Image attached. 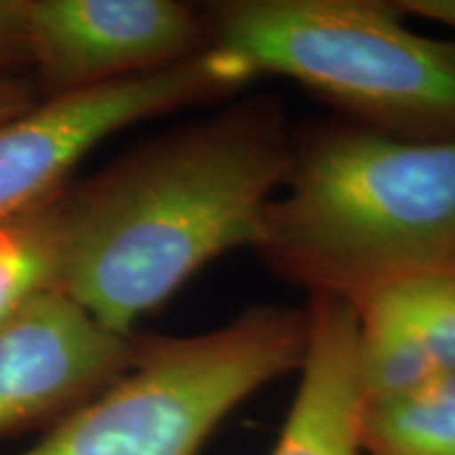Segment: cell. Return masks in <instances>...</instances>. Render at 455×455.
Listing matches in <instances>:
<instances>
[{"instance_id":"14","label":"cell","mask_w":455,"mask_h":455,"mask_svg":"<svg viewBox=\"0 0 455 455\" xmlns=\"http://www.w3.org/2000/svg\"><path fill=\"white\" fill-rule=\"evenodd\" d=\"M36 106V91L30 81L11 72H0V124L13 121Z\"/></svg>"},{"instance_id":"7","label":"cell","mask_w":455,"mask_h":455,"mask_svg":"<svg viewBox=\"0 0 455 455\" xmlns=\"http://www.w3.org/2000/svg\"><path fill=\"white\" fill-rule=\"evenodd\" d=\"M135 338L44 291L0 325V436L83 405L133 358Z\"/></svg>"},{"instance_id":"2","label":"cell","mask_w":455,"mask_h":455,"mask_svg":"<svg viewBox=\"0 0 455 455\" xmlns=\"http://www.w3.org/2000/svg\"><path fill=\"white\" fill-rule=\"evenodd\" d=\"M258 251L281 275L363 304L455 264V138L335 129L293 150Z\"/></svg>"},{"instance_id":"3","label":"cell","mask_w":455,"mask_h":455,"mask_svg":"<svg viewBox=\"0 0 455 455\" xmlns=\"http://www.w3.org/2000/svg\"><path fill=\"white\" fill-rule=\"evenodd\" d=\"M207 30L249 78H293L396 138H455V43L411 32L392 3L235 0Z\"/></svg>"},{"instance_id":"4","label":"cell","mask_w":455,"mask_h":455,"mask_svg":"<svg viewBox=\"0 0 455 455\" xmlns=\"http://www.w3.org/2000/svg\"><path fill=\"white\" fill-rule=\"evenodd\" d=\"M306 312L255 308L209 333L135 344L127 369L21 455H198L253 392L299 369Z\"/></svg>"},{"instance_id":"9","label":"cell","mask_w":455,"mask_h":455,"mask_svg":"<svg viewBox=\"0 0 455 455\" xmlns=\"http://www.w3.org/2000/svg\"><path fill=\"white\" fill-rule=\"evenodd\" d=\"M358 384L363 405L403 396L439 373L428 350L388 295L378 291L356 306Z\"/></svg>"},{"instance_id":"10","label":"cell","mask_w":455,"mask_h":455,"mask_svg":"<svg viewBox=\"0 0 455 455\" xmlns=\"http://www.w3.org/2000/svg\"><path fill=\"white\" fill-rule=\"evenodd\" d=\"M358 441L369 455H455V373L361 405Z\"/></svg>"},{"instance_id":"13","label":"cell","mask_w":455,"mask_h":455,"mask_svg":"<svg viewBox=\"0 0 455 455\" xmlns=\"http://www.w3.org/2000/svg\"><path fill=\"white\" fill-rule=\"evenodd\" d=\"M28 61L26 0H0V72Z\"/></svg>"},{"instance_id":"1","label":"cell","mask_w":455,"mask_h":455,"mask_svg":"<svg viewBox=\"0 0 455 455\" xmlns=\"http://www.w3.org/2000/svg\"><path fill=\"white\" fill-rule=\"evenodd\" d=\"M293 163L281 114L243 104L178 131L74 192L61 190L57 291L133 338L203 266L258 247Z\"/></svg>"},{"instance_id":"12","label":"cell","mask_w":455,"mask_h":455,"mask_svg":"<svg viewBox=\"0 0 455 455\" xmlns=\"http://www.w3.org/2000/svg\"><path fill=\"white\" fill-rule=\"evenodd\" d=\"M411 325L439 373H455V275L435 270L382 289Z\"/></svg>"},{"instance_id":"5","label":"cell","mask_w":455,"mask_h":455,"mask_svg":"<svg viewBox=\"0 0 455 455\" xmlns=\"http://www.w3.org/2000/svg\"><path fill=\"white\" fill-rule=\"evenodd\" d=\"M247 83L235 61L207 47L163 70L53 95L0 124V220L64 190L68 173L108 135Z\"/></svg>"},{"instance_id":"11","label":"cell","mask_w":455,"mask_h":455,"mask_svg":"<svg viewBox=\"0 0 455 455\" xmlns=\"http://www.w3.org/2000/svg\"><path fill=\"white\" fill-rule=\"evenodd\" d=\"M60 195L0 220V325L36 295L57 291Z\"/></svg>"},{"instance_id":"6","label":"cell","mask_w":455,"mask_h":455,"mask_svg":"<svg viewBox=\"0 0 455 455\" xmlns=\"http://www.w3.org/2000/svg\"><path fill=\"white\" fill-rule=\"evenodd\" d=\"M207 47V20L175 0H26L28 61L53 95L163 70Z\"/></svg>"},{"instance_id":"16","label":"cell","mask_w":455,"mask_h":455,"mask_svg":"<svg viewBox=\"0 0 455 455\" xmlns=\"http://www.w3.org/2000/svg\"><path fill=\"white\" fill-rule=\"evenodd\" d=\"M451 272H453V275H455V264H453V268H451Z\"/></svg>"},{"instance_id":"8","label":"cell","mask_w":455,"mask_h":455,"mask_svg":"<svg viewBox=\"0 0 455 455\" xmlns=\"http://www.w3.org/2000/svg\"><path fill=\"white\" fill-rule=\"evenodd\" d=\"M299 386L272 455H358V312L335 295H312Z\"/></svg>"},{"instance_id":"15","label":"cell","mask_w":455,"mask_h":455,"mask_svg":"<svg viewBox=\"0 0 455 455\" xmlns=\"http://www.w3.org/2000/svg\"><path fill=\"white\" fill-rule=\"evenodd\" d=\"M401 15H415L455 30V0H398L392 3Z\"/></svg>"}]
</instances>
